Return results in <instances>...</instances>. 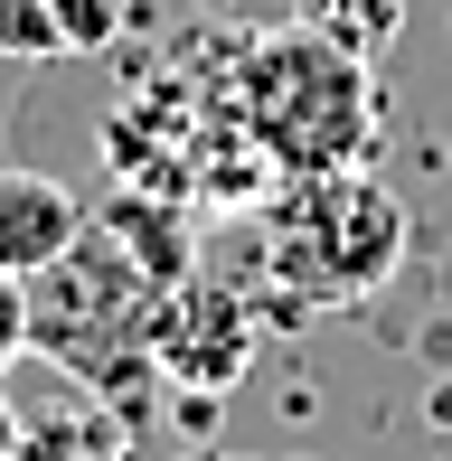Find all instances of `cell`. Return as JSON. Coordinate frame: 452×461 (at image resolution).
Instances as JSON below:
<instances>
[{
    "label": "cell",
    "mask_w": 452,
    "mask_h": 461,
    "mask_svg": "<svg viewBox=\"0 0 452 461\" xmlns=\"http://www.w3.org/2000/svg\"><path fill=\"white\" fill-rule=\"evenodd\" d=\"M160 292L132 264V245L113 236L104 217H86V236L29 274V348H48L57 367H76L86 386H113L122 358H151V321H160Z\"/></svg>",
    "instance_id": "obj_2"
},
{
    "label": "cell",
    "mask_w": 452,
    "mask_h": 461,
    "mask_svg": "<svg viewBox=\"0 0 452 461\" xmlns=\"http://www.w3.org/2000/svg\"><path fill=\"white\" fill-rule=\"evenodd\" d=\"M10 358H29V283L0 274V367Z\"/></svg>",
    "instance_id": "obj_10"
},
{
    "label": "cell",
    "mask_w": 452,
    "mask_h": 461,
    "mask_svg": "<svg viewBox=\"0 0 452 461\" xmlns=\"http://www.w3.org/2000/svg\"><path fill=\"white\" fill-rule=\"evenodd\" d=\"M302 29H321L330 48L377 67V57L405 38V0H302Z\"/></svg>",
    "instance_id": "obj_6"
},
{
    "label": "cell",
    "mask_w": 452,
    "mask_h": 461,
    "mask_svg": "<svg viewBox=\"0 0 452 461\" xmlns=\"http://www.w3.org/2000/svg\"><path fill=\"white\" fill-rule=\"evenodd\" d=\"M405 255V207L358 170H312L283 188V264H302L312 302H358Z\"/></svg>",
    "instance_id": "obj_3"
},
{
    "label": "cell",
    "mask_w": 452,
    "mask_h": 461,
    "mask_svg": "<svg viewBox=\"0 0 452 461\" xmlns=\"http://www.w3.org/2000/svg\"><path fill=\"white\" fill-rule=\"evenodd\" d=\"M86 236V207L67 198V179L48 170H0V274H48L67 245Z\"/></svg>",
    "instance_id": "obj_5"
},
{
    "label": "cell",
    "mask_w": 452,
    "mask_h": 461,
    "mask_svg": "<svg viewBox=\"0 0 452 461\" xmlns=\"http://www.w3.org/2000/svg\"><path fill=\"white\" fill-rule=\"evenodd\" d=\"M10 452H19V414L0 405V461H10Z\"/></svg>",
    "instance_id": "obj_11"
},
{
    "label": "cell",
    "mask_w": 452,
    "mask_h": 461,
    "mask_svg": "<svg viewBox=\"0 0 452 461\" xmlns=\"http://www.w3.org/2000/svg\"><path fill=\"white\" fill-rule=\"evenodd\" d=\"M122 29H132V0H57L67 57H104V48H122Z\"/></svg>",
    "instance_id": "obj_8"
},
{
    "label": "cell",
    "mask_w": 452,
    "mask_h": 461,
    "mask_svg": "<svg viewBox=\"0 0 452 461\" xmlns=\"http://www.w3.org/2000/svg\"><path fill=\"white\" fill-rule=\"evenodd\" d=\"M236 122L274 170L312 179V170H358L377 141V86L367 57L330 48L321 29H264L236 48Z\"/></svg>",
    "instance_id": "obj_1"
},
{
    "label": "cell",
    "mask_w": 452,
    "mask_h": 461,
    "mask_svg": "<svg viewBox=\"0 0 452 461\" xmlns=\"http://www.w3.org/2000/svg\"><path fill=\"white\" fill-rule=\"evenodd\" d=\"M245 302L236 292H217V283H170L160 292V321H151V367H170L179 386H198V395H217V386H236L245 376Z\"/></svg>",
    "instance_id": "obj_4"
},
{
    "label": "cell",
    "mask_w": 452,
    "mask_h": 461,
    "mask_svg": "<svg viewBox=\"0 0 452 461\" xmlns=\"http://www.w3.org/2000/svg\"><path fill=\"white\" fill-rule=\"evenodd\" d=\"M198 461H236V452H198Z\"/></svg>",
    "instance_id": "obj_12"
},
{
    "label": "cell",
    "mask_w": 452,
    "mask_h": 461,
    "mask_svg": "<svg viewBox=\"0 0 452 461\" xmlns=\"http://www.w3.org/2000/svg\"><path fill=\"white\" fill-rule=\"evenodd\" d=\"M0 57H67V38H57V0H0Z\"/></svg>",
    "instance_id": "obj_9"
},
{
    "label": "cell",
    "mask_w": 452,
    "mask_h": 461,
    "mask_svg": "<svg viewBox=\"0 0 452 461\" xmlns=\"http://www.w3.org/2000/svg\"><path fill=\"white\" fill-rule=\"evenodd\" d=\"M10 461H122V433L104 414H57V424H19V452Z\"/></svg>",
    "instance_id": "obj_7"
}]
</instances>
